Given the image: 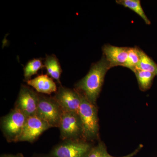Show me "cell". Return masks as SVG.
Masks as SVG:
<instances>
[{
    "label": "cell",
    "mask_w": 157,
    "mask_h": 157,
    "mask_svg": "<svg viewBox=\"0 0 157 157\" xmlns=\"http://www.w3.org/2000/svg\"><path fill=\"white\" fill-rule=\"evenodd\" d=\"M79 93L81 104L78 114L82 125V137L83 140L90 142L99 138L98 108L97 105L91 103L83 94Z\"/></svg>",
    "instance_id": "cell-2"
},
{
    "label": "cell",
    "mask_w": 157,
    "mask_h": 157,
    "mask_svg": "<svg viewBox=\"0 0 157 157\" xmlns=\"http://www.w3.org/2000/svg\"><path fill=\"white\" fill-rule=\"evenodd\" d=\"M26 82L39 94L50 95L57 91L56 83L47 74H41Z\"/></svg>",
    "instance_id": "cell-11"
},
{
    "label": "cell",
    "mask_w": 157,
    "mask_h": 157,
    "mask_svg": "<svg viewBox=\"0 0 157 157\" xmlns=\"http://www.w3.org/2000/svg\"><path fill=\"white\" fill-rule=\"evenodd\" d=\"M39 104L36 115L51 128L59 127L63 111L54 97L39 94Z\"/></svg>",
    "instance_id": "cell-4"
},
{
    "label": "cell",
    "mask_w": 157,
    "mask_h": 157,
    "mask_svg": "<svg viewBox=\"0 0 157 157\" xmlns=\"http://www.w3.org/2000/svg\"><path fill=\"white\" fill-rule=\"evenodd\" d=\"M33 157H50L48 155H36V156H34Z\"/></svg>",
    "instance_id": "cell-21"
},
{
    "label": "cell",
    "mask_w": 157,
    "mask_h": 157,
    "mask_svg": "<svg viewBox=\"0 0 157 157\" xmlns=\"http://www.w3.org/2000/svg\"><path fill=\"white\" fill-rule=\"evenodd\" d=\"M129 47H118L106 44L102 47L103 56L109 63L110 68L123 67L128 56Z\"/></svg>",
    "instance_id": "cell-10"
},
{
    "label": "cell",
    "mask_w": 157,
    "mask_h": 157,
    "mask_svg": "<svg viewBox=\"0 0 157 157\" xmlns=\"http://www.w3.org/2000/svg\"><path fill=\"white\" fill-rule=\"evenodd\" d=\"M59 128L62 140H83L82 125L78 113L63 112Z\"/></svg>",
    "instance_id": "cell-6"
},
{
    "label": "cell",
    "mask_w": 157,
    "mask_h": 157,
    "mask_svg": "<svg viewBox=\"0 0 157 157\" xmlns=\"http://www.w3.org/2000/svg\"><path fill=\"white\" fill-rule=\"evenodd\" d=\"M1 157H24V156L21 153H17L15 155L6 154L2 155Z\"/></svg>",
    "instance_id": "cell-20"
},
{
    "label": "cell",
    "mask_w": 157,
    "mask_h": 157,
    "mask_svg": "<svg viewBox=\"0 0 157 157\" xmlns=\"http://www.w3.org/2000/svg\"><path fill=\"white\" fill-rule=\"evenodd\" d=\"M137 69L150 72L157 76V64L143 51L141 50L140 61Z\"/></svg>",
    "instance_id": "cell-17"
},
{
    "label": "cell",
    "mask_w": 157,
    "mask_h": 157,
    "mask_svg": "<svg viewBox=\"0 0 157 157\" xmlns=\"http://www.w3.org/2000/svg\"><path fill=\"white\" fill-rule=\"evenodd\" d=\"M108 155L105 144L99 141L97 145L93 147L86 157H107Z\"/></svg>",
    "instance_id": "cell-18"
},
{
    "label": "cell",
    "mask_w": 157,
    "mask_h": 157,
    "mask_svg": "<svg viewBox=\"0 0 157 157\" xmlns=\"http://www.w3.org/2000/svg\"><path fill=\"white\" fill-rule=\"evenodd\" d=\"M116 2L119 5L134 11L144 21L146 24H151L150 21L144 13L139 0H117Z\"/></svg>",
    "instance_id": "cell-13"
},
{
    "label": "cell",
    "mask_w": 157,
    "mask_h": 157,
    "mask_svg": "<svg viewBox=\"0 0 157 157\" xmlns=\"http://www.w3.org/2000/svg\"><path fill=\"white\" fill-rule=\"evenodd\" d=\"M44 65V67L47 71V75L60 84V78L62 70L59 62L56 56L54 55H46Z\"/></svg>",
    "instance_id": "cell-12"
},
{
    "label": "cell",
    "mask_w": 157,
    "mask_h": 157,
    "mask_svg": "<svg viewBox=\"0 0 157 157\" xmlns=\"http://www.w3.org/2000/svg\"><path fill=\"white\" fill-rule=\"evenodd\" d=\"M94 145L84 140H65L54 147L50 157H86Z\"/></svg>",
    "instance_id": "cell-5"
},
{
    "label": "cell",
    "mask_w": 157,
    "mask_h": 157,
    "mask_svg": "<svg viewBox=\"0 0 157 157\" xmlns=\"http://www.w3.org/2000/svg\"><path fill=\"white\" fill-rule=\"evenodd\" d=\"M110 66L103 55L99 61L93 64L87 74L75 85V89L83 94L92 104L97 105V101L105 75Z\"/></svg>",
    "instance_id": "cell-1"
},
{
    "label": "cell",
    "mask_w": 157,
    "mask_h": 157,
    "mask_svg": "<svg viewBox=\"0 0 157 157\" xmlns=\"http://www.w3.org/2000/svg\"><path fill=\"white\" fill-rule=\"evenodd\" d=\"M141 90L146 91L151 87L155 76L153 73L136 69L134 71Z\"/></svg>",
    "instance_id": "cell-14"
},
{
    "label": "cell",
    "mask_w": 157,
    "mask_h": 157,
    "mask_svg": "<svg viewBox=\"0 0 157 157\" xmlns=\"http://www.w3.org/2000/svg\"><path fill=\"white\" fill-rule=\"evenodd\" d=\"M44 67L42 59H34L29 61L24 68L25 80L28 81L31 77L37 74L39 70Z\"/></svg>",
    "instance_id": "cell-15"
},
{
    "label": "cell",
    "mask_w": 157,
    "mask_h": 157,
    "mask_svg": "<svg viewBox=\"0 0 157 157\" xmlns=\"http://www.w3.org/2000/svg\"><path fill=\"white\" fill-rule=\"evenodd\" d=\"M54 98L58 103L63 112H73L78 113L81 97L77 90L60 85Z\"/></svg>",
    "instance_id": "cell-8"
},
{
    "label": "cell",
    "mask_w": 157,
    "mask_h": 157,
    "mask_svg": "<svg viewBox=\"0 0 157 157\" xmlns=\"http://www.w3.org/2000/svg\"><path fill=\"white\" fill-rule=\"evenodd\" d=\"M51 127L36 115L29 117L24 127L18 142L33 143L46 130Z\"/></svg>",
    "instance_id": "cell-9"
},
{
    "label": "cell",
    "mask_w": 157,
    "mask_h": 157,
    "mask_svg": "<svg viewBox=\"0 0 157 157\" xmlns=\"http://www.w3.org/2000/svg\"><path fill=\"white\" fill-rule=\"evenodd\" d=\"M28 117L21 111L14 108L1 118V131L8 142H18Z\"/></svg>",
    "instance_id": "cell-3"
},
{
    "label": "cell",
    "mask_w": 157,
    "mask_h": 157,
    "mask_svg": "<svg viewBox=\"0 0 157 157\" xmlns=\"http://www.w3.org/2000/svg\"><path fill=\"white\" fill-rule=\"evenodd\" d=\"M39 101V93L29 86L23 85L20 90L14 108L21 111L28 117L33 116L36 114Z\"/></svg>",
    "instance_id": "cell-7"
},
{
    "label": "cell",
    "mask_w": 157,
    "mask_h": 157,
    "mask_svg": "<svg viewBox=\"0 0 157 157\" xmlns=\"http://www.w3.org/2000/svg\"><path fill=\"white\" fill-rule=\"evenodd\" d=\"M141 51V49L138 47H129L128 58L123 67L128 68L134 72L137 69L140 62Z\"/></svg>",
    "instance_id": "cell-16"
},
{
    "label": "cell",
    "mask_w": 157,
    "mask_h": 157,
    "mask_svg": "<svg viewBox=\"0 0 157 157\" xmlns=\"http://www.w3.org/2000/svg\"><path fill=\"white\" fill-rule=\"evenodd\" d=\"M142 147H143V145L142 144H140L139 145V146L137 147L136 149L134 151L132 152V153H130V154L124 156L120 157H133L134 156H135V155H137V153L139 152V151H140V150L142 149ZM107 157H113L112 156L110 155H108V156H107Z\"/></svg>",
    "instance_id": "cell-19"
}]
</instances>
